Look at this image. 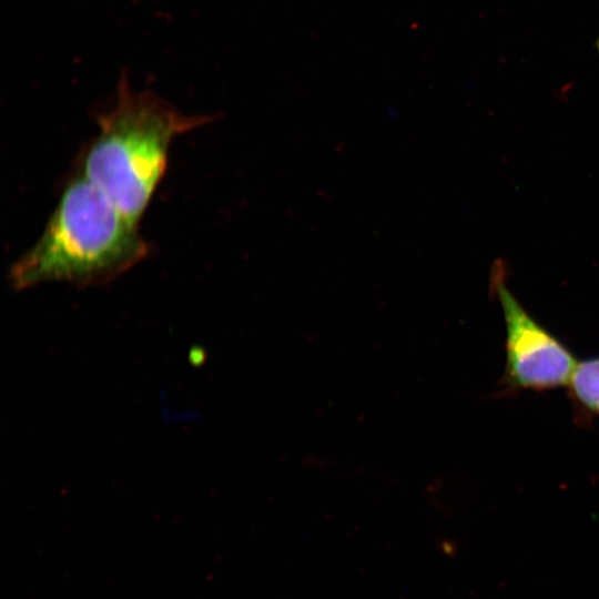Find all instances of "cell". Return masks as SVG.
<instances>
[{
	"label": "cell",
	"mask_w": 599,
	"mask_h": 599,
	"mask_svg": "<svg viewBox=\"0 0 599 599\" xmlns=\"http://www.w3.org/2000/svg\"><path fill=\"white\" fill-rule=\"evenodd\" d=\"M149 251L138 224L77 172L63 186L40 237L11 265L9 283L18 291L48 282L104 284Z\"/></svg>",
	"instance_id": "1"
},
{
	"label": "cell",
	"mask_w": 599,
	"mask_h": 599,
	"mask_svg": "<svg viewBox=\"0 0 599 599\" xmlns=\"http://www.w3.org/2000/svg\"><path fill=\"white\" fill-rule=\"evenodd\" d=\"M215 120L184 114L150 90L132 89L122 71L115 99L95 114L98 135L79 161V172L139 224L166 170L171 142Z\"/></svg>",
	"instance_id": "2"
},
{
	"label": "cell",
	"mask_w": 599,
	"mask_h": 599,
	"mask_svg": "<svg viewBox=\"0 0 599 599\" xmlns=\"http://www.w3.org/2000/svg\"><path fill=\"white\" fill-rule=\"evenodd\" d=\"M491 286L499 298L506 324V384L514 389L532 390L568 384L576 359L514 297L505 284L501 266L494 267Z\"/></svg>",
	"instance_id": "3"
},
{
	"label": "cell",
	"mask_w": 599,
	"mask_h": 599,
	"mask_svg": "<svg viewBox=\"0 0 599 599\" xmlns=\"http://www.w3.org/2000/svg\"><path fill=\"white\" fill-rule=\"evenodd\" d=\"M567 385L577 407L599 417V357L577 362Z\"/></svg>",
	"instance_id": "4"
}]
</instances>
